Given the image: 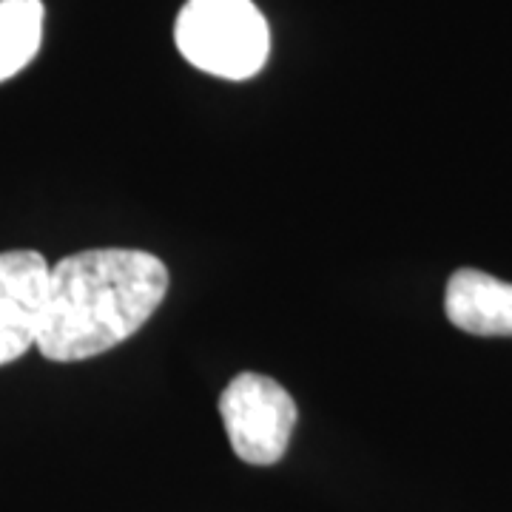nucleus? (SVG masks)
I'll use <instances>...</instances> for the list:
<instances>
[{
	"label": "nucleus",
	"instance_id": "423d86ee",
	"mask_svg": "<svg viewBox=\"0 0 512 512\" xmlns=\"http://www.w3.org/2000/svg\"><path fill=\"white\" fill-rule=\"evenodd\" d=\"M43 3L0 0V83L23 72L40 49Z\"/></svg>",
	"mask_w": 512,
	"mask_h": 512
},
{
	"label": "nucleus",
	"instance_id": "39448f33",
	"mask_svg": "<svg viewBox=\"0 0 512 512\" xmlns=\"http://www.w3.org/2000/svg\"><path fill=\"white\" fill-rule=\"evenodd\" d=\"M444 311L464 333L512 336V285L476 268H461L447 282Z\"/></svg>",
	"mask_w": 512,
	"mask_h": 512
},
{
	"label": "nucleus",
	"instance_id": "f257e3e1",
	"mask_svg": "<svg viewBox=\"0 0 512 512\" xmlns=\"http://www.w3.org/2000/svg\"><path fill=\"white\" fill-rule=\"evenodd\" d=\"M168 291L163 259L134 248H94L49 268L37 350L83 362L117 348L146 325Z\"/></svg>",
	"mask_w": 512,
	"mask_h": 512
},
{
	"label": "nucleus",
	"instance_id": "7ed1b4c3",
	"mask_svg": "<svg viewBox=\"0 0 512 512\" xmlns=\"http://www.w3.org/2000/svg\"><path fill=\"white\" fill-rule=\"evenodd\" d=\"M220 416L234 453L248 464L268 467L288 450L296 427V402L274 379L239 373L222 393Z\"/></svg>",
	"mask_w": 512,
	"mask_h": 512
},
{
	"label": "nucleus",
	"instance_id": "f03ea898",
	"mask_svg": "<svg viewBox=\"0 0 512 512\" xmlns=\"http://www.w3.org/2000/svg\"><path fill=\"white\" fill-rule=\"evenodd\" d=\"M174 40L194 69L222 80L254 77L271 52L268 23L251 0H188Z\"/></svg>",
	"mask_w": 512,
	"mask_h": 512
},
{
	"label": "nucleus",
	"instance_id": "20e7f679",
	"mask_svg": "<svg viewBox=\"0 0 512 512\" xmlns=\"http://www.w3.org/2000/svg\"><path fill=\"white\" fill-rule=\"evenodd\" d=\"M49 291V262L37 251L0 254V365L37 345Z\"/></svg>",
	"mask_w": 512,
	"mask_h": 512
}]
</instances>
